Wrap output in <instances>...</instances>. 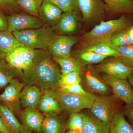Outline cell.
I'll list each match as a JSON object with an SVG mask.
<instances>
[{"label":"cell","instance_id":"6da1fadb","mask_svg":"<svg viewBox=\"0 0 133 133\" xmlns=\"http://www.w3.org/2000/svg\"><path fill=\"white\" fill-rule=\"evenodd\" d=\"M35 50L31 65L26 70L20 72L19 77L25 85H35L42 91H56L59 88L62 75L59 65L48 50Z\"/></svg>","mask_w":133,"mask_h":133},{"label":"cell","instance_id":"7a4b0ae2","mask_svg":"<svg viewBox=\"0 0 133 133\" xmlns=\"http://www.w3.org/2000/svg\"><path fill=\"white\" fill-rule=\"evenodd\" d=\"M129 26V22L124 15L118 19L102 21L84 34L81 42L83 49L97 43H108L116 33L128 29Z\"/></svg>","mask_w":133,"mask_h":133},{"label":"cell","instance_id":"3957f363","mask_svg":"<svg viewBox=\"0 0 133 133\" xmlns=\"http://www.w3.org/2000/svg\"><path fill=\"white\" fill-rule=\"evenodd\" d=\"M13 34L22 44L34 50H48L58 36L53 28L44 24L41 28L15 31Z\"/></svg>","mask_w":133,"mask_h":133},{"label":"cell","instance_id":"277c9868","mask_svg":"<svg viewBox=\"0 0 133 133\" xmlns=\"http://www.w3.org/2000/svg\"><path fill=\"white\" fill-rule=\"evenodd\" d=\"M56 97L62 111L71 114L83 109H90L96 95L88 92L85 95L69 93L59 88L55 91Z\"/></svg>","mask_w":133,"mask_h":133},{"label":"cell","instance_id":"5b68a950","mask_svg":"<svg viewBox=\"0 0 133 133\" xmlns=\"http://www.w3.org/2000/svg\"><path fill=\"white\" fill-rule=\"evenodd\" d=\"M123 102L114 95L97 96L91 107V111L97 118L109 124L115 115L120 111Z\"/></svg>","mask_w":133,"mask_h":133},{"label":"cell","instance_id":"8992f818","mask_svg":"<svg viewBox=\"0 0 133 133\" xmlns=\"http://www.w3.org/2000/svg\"><path fill=\"white\" fill-rule=\"evenodd\" d=\"M97 71L117 78L127 79L133 70V67L118 57L103 61L95 66Z\"/></svg>","mask_w":133,"mask_h":133},{"label":"cell","instance_id":"52a82bcc","mask_svg":"<svg viewBox=\"0 0 133 133\" xmlns=\"http://www.w3.org/2000/svg\"><path fill=\"white\" fill-rule=\"evenodd\" d=\"M25 85L16 78L10 81L0 94V101L14 114H17L21 109L20 95Z\"/></svg>","mask_w":133,"mask_h":133},{"label":"cell","instance_id":"ba28073f","mask_svg":"<svg viewBox=\"0 0 133 133\" xmlns=\"http://www.w3.org/2000/svg\"><path fill=\"white\" fill-rule=\"evenodd\" d=\"M102 78L111 87L115 97L125 102L127 106L133 107V88L127 79L117 78L106 74Z\"/></svg>","mask_w":133,"mask_h":133},{"label":"cell","instance_id":"9c48e42d","mask_svg":"<svg viewBox=\"0 0 133 133\" xmlns=\"http://www.w3.org/2000/svg\"><path fill=\"white\" fill-rule=\"evenodd\" d=\"M8 30L13 33L41 28L44 25L39 17L23 13H16L7 17Z\"/></svg>","mask_w":133,"mask_h":133},{"label":"cell","instance_id":"30bf717a","mask_svg":"<svg viewBox=\"0 0 133 133\" xmlns=\"http://www.w3.org/2000/svg\"><path fill=\"white\" fill-rule=\"evenodd\" d=\"M35 55V50L26 46L17 48L5 59L8 63L19 72H23L29 67Z\"/></svg>","mask_w":133,"mask_h":133},{"label":"cell","instance_id":"8fae6325","mask_svg":"<svg viewBox=\"0 0 133 133\" xmlns=\"http://www.w3.org/2000/svg\"><path fill=\"white\" fill-rule=\"evenodd\" d=\"M83 78L81 81L84 85L91 93L97 94L101 95H107L109 90L107 84L103 79L98 75L96 70L90 66L85 67L81 72Z\"/></svg>","mask_w":133,"mask_h":133},{"label":"cell","instance_id":"7c38bea8","mask_svg":"<svg viewBox=\"0 0 133 133\" xmlns=\"http://www.w3.org/2000/svg\"><path fill=\"white\" fill-rule=\"evenodd\" d=\"M77 39L74 37L57 36L49 46L48 51L54 59L66 58L71 56L72 46Z\"/></svg>","mask_w":133,"mask_h":133},{"label":"cell","instance_id":"4fadbf2b","mask_svg":"<svg viewBox=\"0 0 133 133\" xmlns=\"http://www.w3.org/2000/svg\"><path fill=\"white\" fill-rule=\"evenodd\" d=\"M78 4L83 20L85 22L101 17L107 10L105 5L101 0H78Z\"/></svg>","mask_w":133,"mask_h":133},{"label":"cell","instance_id":"5bb4252c","mask_svg":"<svg viewBox=\"0 0 133 133\" xmlns=\"http://www.w3.org/2000/svg\"><path fill=\"white\" fill-rule=\"evenodd\" d=\"M62 12L50 0H44L38 11V17L44 24L52 28L58 22Z\"/></svg>","mask_w":133,"mask_h":133},{"label":"cell","instance_id":"9a60e30c","mask_svg":"<svg viewBox=\"0 0 133 133\" xmlns=\"http://www.w3.org/2000/svg\"><path fill=\"white\" fill-rule=\"evenodd\" d=\"M78 10L69 11L62 14L54 30L62 36H66L74 33L77 27Z\"/></svg>","mask_w":133,"mask_h":133},{"label":"cell","instance_id":"2e32d148","mask_svg":"<svg viewBox=\"0 0 133 133\" xmlns=\"http://www.w3.org/2000/svg\"><path fill=\"white\" fill-rule=\"evenodd\" d=\"M42 94V91L38 87L33 85H25L20 95L21 104L24 108L36 109Z\"/></svg>","mask_w":133,"mask_h":133},{"label":"cell","instance_id":"e0dca14e","mask_svg":"<svg viewBox=\"0 0 133 133\" xmlns=\"http://www.w3.org/2000/svg\"><path fill=\"white\" fill-rule=\"evenodd\" d=\"M42 92V94L37 107L39 111L45 114H60L62 110L58 102L55 91L45 90Z\"/></svg>","mask_w":133,"mask_h":133},{"label":"cell","instance_id":"ac0fdd59","mask_svg":"<svg viewBox=\"0 0 133 133\" xmlns=\"http://www.w3.org/2000/svg\"><path fill=\"white\" fill-rule=\"evenodd\" d=\"M22 119L29 130L37 133L41 132L44 116L36 109L25 108L21 114Z\"/></svg>","mask_w":133,"mask_h":133},{"label":"cell","instance_id":"d6986e66","mask_svg":"<svg viewBox=\"0 0 133 133\" xmlns=\"http://www.w3.org/2000/svg\"><path fill=\"white\" fill-rule=\"evenodd\" d=\"M21 46H25L12 32L8 30L0 31V58L5 59L13 51Z\"/></svg>","mask_w":133,"mask_h":133},{"label":"cell","instance_id":"ffe728a7","mask_svg":"<svg viewBox=\"0 0 133 133\" xmlns=\"http://www.w3.org/2000/svg\"><path fill=\"white\" fill-rule=\"evenodd\" d=\"M82 114L84 121L82 133H110L109 124L100 120L92 114Z\"/></svg>","mask_w":133,"mask_h":133},{"label":"cell","instance_id":"44dd1931","mask_svg":"<svg viewBox=\"0 0 133 133\" xmlns=\"http://www.w3.org/2000/svg\"><path fill=\"white\" fill-rule=\"evenodd\" d=\"M0 117L10 133H21L23 125L19 123L14 113L3 104H0Z\"/></svg>","mask_w":133,"mask_h":133},{"label":"cell","instance_id":"7402d4cb","mask_svg":"<svg viewBox=\"0 0 133 133\" xmlns=\"http://www.w3.org/2000/svg\"><path fill=\"white\" fill-rule=\"evenodd\" d=\"M109 125L110 133H133V126L127 121L121 111L115 115Z\"/></svg>","mask_w":133,"mask_h":133},{"label":"cell","instance_id":"603a6c76","mask_svg":"<svg viewBox=\"0 0 133 133\" xmlns=\"http://www.w3.org/2000/svg\"><path fill=\"white\" fill-rule=\"evenodd\" d=\"M20 72L10 65L5 59L0 58V88L9 84L16 77L20 76Z\"/></svg>","mask_w":133,"mask_h":133},{"label":"cell","instance_id":"cb8c5ba5","mask_svg":"<svg viewBox=\"0 0 133 133\" xmlns=\"http://www.w3.org/2000/svg\"><path fill=\"white\" fill-rule=\"evenodd\" d=\"M54 114H46L43 120L41 132L64 133V129L61 121Z\"/></svg>","mask_w":133,"mask_h":133},{"label":"cell","instance_id":"d4e9b609","mask_svg":"<svg viewBox=\"0 0 133 133\" xmlns=\"http://www.w3.org/2000/svg\"><path fill=\"white\" fill-rule=\"evenodd\" d=\"M107 10L118 14H132L133 0H103Z\"/></svg>","mask_w":133,"mask_h":133},{"label":"cell","instance_id":"484cf974","mask_svg":"<svg viewBox=\"0 0 133 133\" xmlns=\"http://www.w3.org/2000/svg\"><path fill=\"white\" fill-rule=\"evenodd\" d=\"M55 60L59 65L62 74L76 71L81 73L85 68L83 62L71 56Z\"/></svg>","mask_w":133,"mask_h":133},{"label":"cell","instance_id":"4316f807","mask_svg":"<svg viewBox=\"0 0 133 133\" xmlns=\"http://www.w3.org/2000/svg\"><path fill=\"white\" fill-rule=\"evenodd\" d=\"M82 51H92L107 57H118V54L116 50L108 43H97L83 48Z\"/></svg>","mask_w":133,"mask_h":133},{"label":"cell","instance_id":"83f0119b","mask_svg":"<svg viewBox=\"0 0 133 133\" xmlns=\"http://www.w3.org/2000/svg\"><path fill=\"white\" fill-rule=\"evenodd\" d=\"M44 0H15L19 9L26 14L38 17V11Z\"/></svg>","mask_w":133,"mask_h":133},{"label":"cell","instance_id":"f1b7e54d","mask_svg":"<svg viewBox=\"0 0 133 133\" xmlns=\"http://www.w3.org/2000/svg\"><path fill=\"white\" fill-rule=\"evenodd\" d=\"M128 29L116 33L108 43L113 48L133 44V39L129 35Z\"/></svg>","mask_w":133,"mask_h":133},{"label":"cell","instance_id":"f546056e","mask_svg":"<svg viewBox=\"0 0 133 133\" xmlns=\"http://www.w3.org/2000/svg\"><path fill=\"white\" fill-rule=\"evenodd\" d=\"M84 121L83 114L75 112L71 114L66 127L69 130L77 133L83 132Z\"/></svg>","mask_w":133,"mask_h":133},{"label":"cell","instance_id":"4dcf8cb0","mask_svg":"<svg viewBox=\"0 0 133 133\" xmlns=\"http://www.w3.org/2000/svg\"><path fill=\"white\" fill-rule=\"evenodd\" d=\"M114 48L118 54V58L133 67V44Z\"/></svg>","mask_w":133,"mask_h":133},{"label":"cell","instance_id":"1f68e13d","mask_svg":"<svg viewBox=\"0 0 133 133\" xmlns=\"http://www.w3.org/2000/svg\"><path fill=\"white\" fill-rule=\"evenodd\" d=\"M79 57L82 61L86 63L98 64L104 61L108 57L92 51H81L79 55Z\"/></svg>","mask_w":133,"mask_h":133},{"label":"cell","instance_id":"d6a6232c","mask_svg":"<svg viewBox=\"0 0 133 133\" xmlns=\"http://www.w3.org/2000/svg\"><path fill=\"white\" fill-rule=\"evenodd\" d=\"M62 12L78 10L79 9L78 0H50Z\"/></svg>","mask_w":133,"mask_h":133},{"label":"cell","instance_id":"836d02e7","mask_svg":"<svg viewBox=\"0 0 133 133\" xmlns=\"http://www.w3.org/2000/svg\"><path fill=\"white\" fill-rule=\"evenodd\" d=\"M81 72L77 71L62 74L59 81V87L64 86L81 83Z\"/></svg>","mask_w":133,"mask_h":133},{"label":"cell","instance_id":"e575fe53","mask_svg":"<svg viewBox=\"0 0 133 133\" xmlns=\"http://www.w3.org/2000/svg\"><path fill=\"white\" fill-rule=\"evenodd\" d=\"M59 88L66 92L77 95H85L89 92H87L83 88L81 83L64 86Z\"/></svg>","mask_w":133,"mask_h":133},{"label":"cell","instance_id":"d590c367","mask_svg":"<svg viewBox=\"0 0 133 133\" xmlns=\"http://www.w3.org/2000/svg\"><path fill=\"white\" fill-rule=\"evenodd\" d=\"M0 9L7 11H14L19 9L15 0H0Z\"/></svg>","mask_w":133,"mask_h":133},{"label":"cell","instance_id":"8d00e7d4","mask_svg":"<svg viewBox=\"0 0 133 133\" xmlns=\"http://www.w3.org/2000/svg\"><path fill=\"white\" fill-rule=\"evenodd\" d=\"M8 23L7 17L0 10V31L8 30Z\"/></svg>","mask_w":133,"mask_h":133},{"label":"cell","instance_id":"74e56055","mask_svg":"<svg viewBox=\"0 0 133 133\" xmlns=\"http://www.w3.org/2000/svg\"><path fill=\"white\" fill-rule=\"evenodd\" d=\"M125 112L133 125V107L127 106Z\"/></svg>","mask_w":133,"mask_h":133},{"label":"cell","instance_id":"f35d334b","mask_svg":"<svg viewBox=\"0 0 133 133\" xmlns=\"http://www.w3.org/2000/svg\"><path fill=\"white\" fill-rule=\"evenodd\" d=\"M0 133H10L5 127L2 120L0 117Z\"/></svg>","mask_w":133,"mask_h":133},{"label":"cell","instance_id":"ab89813d","mask_svg":"<svg viewBox=\"0 0 133 133\" xmlns=\"http://www.w3.org/2000/svg\"><path fill=\"white\" fill-rule=\"evenodd\" d=\"M127 79H128L129 82L130 83L131 86L133 88V70Z\"/></svg>","mask_w":133,"mask_h":133},{"label":"cell","instance_id":"60d3db41","mask_svg":"<svg viewBox=\"0 0 133 133\" xmlns=\"http://www.w3.org/2000/svg\"><path fill=\"white\" fill-rule=\"evenodd\" d=\"M21 133H34L32 132V131H30V130H29L27 128L26 126L23 125V126L22 129V131Z\"/></svg>","mask_w":133,"mask_h":133},{"label":"cell","instance_id":"b9f144b4","mask_svg":"<svg viewBox=\"0 0 133 133\" xmlns=\"http://www.w3.org/2000/svg\"><path fill=\"white\" fill-rule=\"evenodd\" d=\"M129 35L133 39V26L128 29Z\"/></svg>","mask_w":133,"mask_h":133},{"label":"cell","instance_id":"7bdbcfd3","mask_svg":"<svg viewBox=\"0 0 133 133\" xmlns=\"http://www.w3.org/2000/svg\"><path fill=\"white\" fill-rule=\"evenodd\" d=\"M67 133H77L76 132H74V131H71V130H70Z\"/></svg>","mask_w":133,"mask_h":133}]
</instances>
